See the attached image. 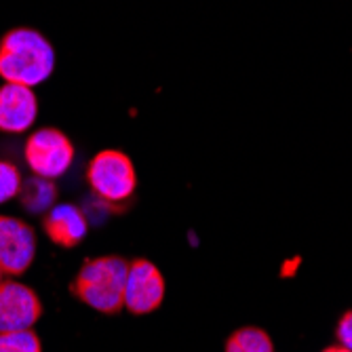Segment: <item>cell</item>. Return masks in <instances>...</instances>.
Returning a JSON list of instances; mask_svg holds the SVG:
<instances>
[{"label": "cell", "instance_id": "6da1fadb", "mask_svg": "<svg viewBox=\"0 0 352 352\" xmlns=\"http://www.w3.org/2000/svg\"><path fill=\"white\" fill-rule=\"evenodd\" d=\"M55 70V49L38 30L13 28L0 38V78L36 87Z\"/></svg>", "mask_w": 352, "mask_h": 352}, {"label": "cell", "instance_id": "7a4b0ae2", "mask_svg": "<svg viewBox=\"0 0 352 352\" xmlns=\"http://www.w3.org/2000/svg\"><path fill=\"white\" fill-rule=\"evenodd\" d=\"M129 262L120 255L87 260L74 276L72 296L102 314H118L124 308V283Z\"/></svg>", "mask_w": 352, "mask_h": 352}, {"label": "cell", "instance_id": "3957f363", "mask_svg": "<svg viewBox=\"0 0 352 352\" xmlns=\"http://www.w3.org/2000/svg\"><path fill=\"white\" fill-rule=\"evenodd\" d=\"M89 188L102 205L112 211H124L138 190V173L133 161L120 150H102L87 167Z\"/></svg>", "mask_w": 352, "mask_h": 352}, {"label": "cell", "instance_id": "277c9868", "mask_svg": "<svg viewBox=\"0 0 352 352\" xmlns=\"http://www.w3.org/2000/svg\"><path fill=\"white\" fill-rule=\"evenodd\" d=\"M74 154L76 150L70 138L55 126H43L34 131L23 146V158L32 175L47 179H57L66 173L74 163Z\"/></svg>", "mask_w": 352, "mask_h": 352}, {"label": "cell", "instance_id": "5b68a950", "mask_svg": "<svg viewBox=\"0 0 352 352\" xmlns=\"http://www.w3.org/2000/svg\"><path fill=\"white\" fill-rule=\"evenodd\" d=\"M165 300V276L150 260L138 258L129 262L124 283V308L135 316L150 314Z\"/></svg>", "mask_w": 352, "mask_h": 352}, {"label": "cell", "instance_id": "8992f818", "mask_svg": "<svg viewBox=\"0 0 352 352\" xmlns=\"http://www.w3.org/2000/svg\"><path fill=\"white\" fill-rule=\"evenodd\" d=\"M36 258V232L23 219L0 215V268L5 276H21Z\"/></svg>", "mask_w": 352, "mask_h": 352}, {"label": "cell", "instance_id": "52a82bcc", "mask_svg": "<svg viewBox=\"0 0 352 352\" xmlns=\"http://www.w3.org/2000/svg\"><path fill=\"white\" fill-rule=\"evenodd\" d=\"M43 316V302L32 287L5 278L0 283V333L32 329Z\"/></svg>", "mask_w": 352, "mask_h": 352}, {"label": "cell", "instance_id": "ba28073f", "mask_svg": "<svg viewBox=\"0 0 352 352\" xmlns=\"http://www.w3.org/2000/svg\"><path fill=\"white\" fill-rule=\"evenodd\" d=\"M38 116V98L30 87L5 82L0 87V131L23 133Z\"/></svg>", "mask_w": 352, "mask_h": 352}, {"label": "cell", "instance_id": "9c48e42d", "mask_svg": "<svg viewBox=\"0 0 352 352\" xmlns=\"http://www.w3.org/2000/svg\"><path fill=\"white\" fill-rule=\"evenodd\" d=\"M43 230L57 247L74 249L85 241L89 221L85 211L76 205H55L43 215Z\"/></svg>", "mask_w": 352, "mask_h": 352}, {"label": "cell", "instance_id": "30bf717a", "mask_svg": "<svg viewBox=\"0 0 352 352\" xmlns=\"http://www.w3.org/2000/svg\"><path fill=\"white\" fill-rule=\"evenodd\" d=\"M59 190L55 186V179H47L41 175H32L21 182L19 201L28 209V213H47L51 207H55Z\"/></svg>", "mask_w": 352, "mask_h": 352}, {"label": "cell", "instance_id": "8fae6325", "mask_svg": "<svg viewBox=\"0 0 352 352\" xmlns=\"http://www.w3.org/2000/svg\"><path fill=\"white\" fill-rule=\"evenodd\" d=\"M226 352H274V344L260 327H241L228 338Z\"/></svg>", "mask_w": 352, "mask_h": 352}, {"label": "cell", "instance_id": "7c38bea8", "mask_svg": "<svg viewBox=\"0 0 352 352\" xmlns=\"http://www.w3.org/2000/svg\"><path fill=\"white\" fill-rule=\"evenodd\" d=\"M0 352H43L41 338L32 331H5L0 333Z\"/></svg>", "mask_w": 352, "mask_h": 352}, {"label": "cell", "instance_id": "4fadbf2b", "mask_svg": "<svg viewBox=\"0 0 352 352\" xmlns=\"http://www.w3.org/2000/svg\"><path fill=\"white\" fill-rule=\"evenodd\" d=\"M21 173L19 169L9 163V161H0V205L15 199L21 190Z\"/></svg>", "mask_w": 352, "mask_h": 352}, {"label": "cell", "instance_id": "5bb4252c", "mask_svg": "<svg viewBox=\"0 0 352 352\" xmlns=\"http://www.w3.org/2000/svg\"><path fill=\"white\" fill-rule=\"evenodd\" d=\"M336 338L344 348L352 350V310L344 312V316L340 318V323L336 327Z\"/></svg>", "mask_w": 352, "mask_h": 352}, {"label": "cell", "instance_id": "9a60e30c", "mask_svg": "<svg viewBox=\"0 0 352 352\" xmlns=\"http://www.w3.org/2000/svg\"><path fill=\"white\" fill-rule=\"evenodd\" d=\"M323 352H352V350H348V348H344V346L340 344V346H327Z\"/></svg>", "mask_w": 352, "mask_h": 352}, {"label": "cell", "instance_id": "2e32d148", "mask_svg": "<svg viewBox=\"0 0 352 352\" xmlns=\"http://www.w3.org/2000/svg\"><path fill=\"white\" fill-rule=\"evenodd\" d=\"M5 280V272H3V268H0V283Z\"/></svg>", "mask_w": 352, "mask_h": 352}]
</instances>
